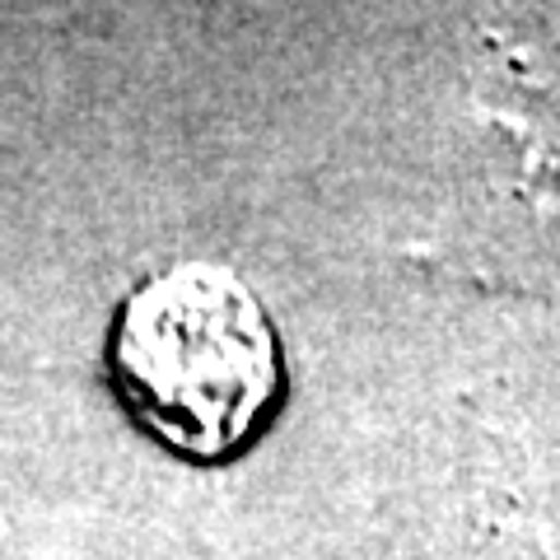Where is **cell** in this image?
<instances>
[{"label": "cell", "instance_id": "obj_1", "mask_svg": "<svg viewBox=\"0 0 560 560\" xmlns=\"http://www.w3.org/2000/svg\"><path fill=\"white\" fill-rule=\"evenodd\" d=\"M113 374L140 430L191 463L248 448L285 393L280 337L224 261H173L127 294Z\"/></svg>", "mask_w": 560, "mask_h": 560}]
</instances>
